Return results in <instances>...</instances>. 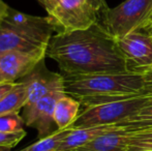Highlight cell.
<instances>
[{"label":"cell","mask_w":152,"mask_h":151,"mask_svg":"<svg viewBox=\"0 0 152 151\" xmlns=\"http://www.w3.org/2000/svg\"><path fill=\"white\" fill-rule=\"evenodd\" d=\"M47 56L57 62L62 76L129 71L117 39L99 22L85 30L53 35Z\"/></svg>","instance_id":"1"},{"label":"cell","mask_w":152,"mask_h":151,"mask_svg":"<svg viewBox=\"0 0 152 151\" xmlns=\"http://www.w3.org/2000/svg\"><path fill=\"white\" fill-rule=\"evenodd\" d=\"M63 80L65 93L83 108L147 94L143 75L138 71L63 76Z\"/></svg>","instance_id":"2"},{"label":"cell","mask_w":152,"mask_h":151,"mask_svg":"<svg viewBox=\"0 0 152 151\" xmlns=\"http://www.w3.org/2000/svg\"><path fill=\"white\" fill-rule=\"evenodd\" d=\"M107 6L104 0H62L47 18L56 34H66L98 23Z\"/></svg>","instance_id":"3"},{"label":"cell","mask_w":152,"mask_h":151,"mask_svg":"<svg viewBox=\"0 0 152 151\" xmlns=\"http://www.w3.org/2000/svg\"><path fill=\"white\" fill-rule=\"evenodd\" d=\"M150 96L152 94H142L129 98L84 107L70 127L83 128L98 125L118 124L139 111Z\"/></svg>","instance_id":"4"},{"label":"cell","mask_w":152,"mask_h":151,"mask_svg":"<svg viewBox=\"0 0 152 151\" xmlns=\"http://www.w3.org/2000/svg\"><path fill=\"white\" fill-rule=\"evenodd\" d=\"M151 9L152 0H124L115 7L107 6L99 23L117 39L139 30Z\"/></svg>","instance_id":"5"},{"label":"cell","mask_w":152,"mask_h":151,"mask_svg":"<svg viewBox=\"0 0 152 151\" xmlns=\"http://www.w3.org/2000/svg\"><path fill=\"white\" fill-rule=\"evenodd\" d=\"M127 62L128 69L143 73L152 66V35L144 31H134L117 38Z\"/></svg>","instance_id":"6"},{"label":"cell","mask_w":152,"mask_h":151,"mask_svg":"<svg viewBox=\"0 0 152 151\" xmlns=\"http://www.w3.org/2000/svg\"><path fill=\"white\" fill-rule=\"evenodd\" d=\"M1 26L48 46L55 32L47 17L31 16L10 7Z\"/></svg>","instance_id":"7"},{"label":"cell","mask_w":152,"mask_h":151,"mask_svg":"<svg viewBox=\"0 0 152 151\" xmlns=\"http://www.w3.org/2000/svg\"><path fill=\"white\" fill-rule=\"evenodd\" d=\"M18 82L23 83L27 87L28 101L26 106L33 105L40 98L52 92L65 91L63 76L48 69L45 63V58L32 69L30 73H28Z\"/></svg>","instance_id":"8"},{"label":"cell","mask_w":152,"mask_h":151,"mask_svg":"<svg viewBox=\"0 0 152 151\" xmlns=\"http://www.w3.org/2000/svg\"><path fill=\"white\" fill-rule=\"evenodd\" d=\"M65 94V91L52 92L33 105L24 107L23 119L25 121V125L33 127L37 131L38 139H42L57 131L54 128V125H56L54 120L55 106Z\"/></svg>","instance_id":"9"},{"label":"cell","mask_w":152,"mask_h":151,"mask_svg":"<svg viewBox=\"0 0 152 151\" xmlns=\"http://www.w3.org/2000/svg\"><path fill=\"white\" fill-rule=\"evenodd\" d=\"M46 57L47 49L32 52L12 51L0 54V84L18 82Z\"/></svg>","instance_id":"10"},{"label":"cell","mask_w":152,"mask_h":151,"mask_svg":"<svg viewBox=\"0 0 152 151\" xmlns=\"http://www.w3.org/2000/svg\"><path fill=\"white\" fill-rule=\"evenodd\" d=\"M129 131L122 127L117 131L104 133L91 142L69 151H127Z\"/></svg>","instance_id":"11"},{"label":"cell","mask_w":152,"mask_h":151,"mask_svg":"<svg viewBox=\"0 0 152 151\" xmlns=\"http://www.w3.org/2000/svg\"><path fill=\"white\" fill-rule=\"evenodd\" d=\"M122 128L118 124H109V125H98V126L83 127V128H72L70 133L66 136L65 139L62 141L59 146L58 151H69L72 149L83 146L85 144L91 142L95 138L110 133L113 131Z\"/></svg>","instance_id":"12"},{"label":"cell","mask_w":152,"mask_h":151,"mask_svg":"<svg viewBox=\"0 0 152 151\" xmlns=\"http://www.w3.org/2000/svg\"><path fill=\"white\" fill-rule=\"evenodd\" d=\"M48 46L40 44L29 37H26L10 28L0 27V54L12 52V51H32L47 49Z\"/></svg>","instance_id":"13"},{"label":"cell","mask_w":152,"mask_h":151,"mask_svg":"<svg viewBox=\"0 0 152 151\" xmlns=\"http://www.w3.org/2000/svg\"><path fill=\"white\" fill-rule=\"evenodd\" d=\"M81 104L78 99L65 94L57 101L54 111V120L57 129L70 127L78 118Z\"/></svg>","instance_id":"14"},{"label":"cell","mask_w":152,"mask_h":151,"mask_svg":"<svg viewBox=\"0 0 152 151\" xmlns=\"http://www.w3.org/2000/svg\"><path fill=\"white\" fill-rule=\"evenodd\" d=\"M28 101V91L25 84L17 82L14 88L0 101V115L8 113H19L24 109Z\"/></svg>","instance_id":"15"},{"label":"cell","mask_w":152,"mask_h":151,"mask_svg":"<svg viewBox=\"0 0 152 151\" xmlns=\"http://www.w3.org/2000/svg\"><path fill=\"white\" fill-rule=\"evenodd\" d=\"M126 131H137L152 128V96L142 108L124 121L118 123Z\"/></svg>","instance_id":"16"},{"label":"cell","mask_w":152,"mask_h":151,"mask_svg":"<svg viewBox=\"0 0 152 151\" xmlns=\"http://www.w3.org/2000/svg\"><path fill=\"white\" fill-rule=\"evenodd\" d=\"M72 129V127H67L65 129H57L51 135L39 139L37 142L19 151H58L62 141L65 139Z\"/></svg>","instance_id":"17"},{"label":"cell","mask_w":152,"mask_h":151,"mask_svg":"<svg viewBox=\"0 0 152 151\" xmlns=\"http://www.w3.org/2000/svg\"><path fill=\"white\" fill-rule=\"evenodd\" d=\"M25 121L19 113H8L0 115V131L17 133L24 131Z\"/></svg>","instance_id":"18"},{"label":"cell","mask_w":152,"mask_h":151,"mask_svg":"<svg viewBox=\"0 0 152 151\" xmlns=\"http://www.w3.org/2000/svg\"><path fill=\"white\" fill-rule=\"evenodd\" d=\"M128 146L140 148H152V128L129 131Z\"/></svg>","instance_id":"19"},{"label":"cell","mask_w":152,"mask_h":151,"mask_svg":"<svg viewBox=\"0 0 152 151\" xmlns=\"http://www.w3.org/2000/svg\"><path fill=\"white\" fill-rule=\"evenodd\" d=\"M26 136V131H17V133H4L0 131V147L12 148L18 145L23 138Z\"/></svg>","instance_id":"20"},{"label":"cell","mask_w":152,"mask_h":151,"mask_svg":"<svg viewBox=\"0 0 152 151\" xmlns=\"http://www.w3.org/2000/svg\"><path fill=\"white\" fill-rule=\"evenodd\" d=\"M144 78V91L147 94H152V66L142 73Z\"/></svg>","instance_id":"21"},{"label":"cell","mask_w":152,"mask_h":151,"mask_svg":"<svg viewBox=\"0 0 152 151\" xmlns=\"http://www.w3.org/2000/svg\"><path fill=\"white\" fill-rule=\"evenodd\" d=\"M37 1L42 6V8L47 12V14H49L60 3L62 0H37Z\"/></svg>","instance_id":"22"},{"label":"cell","mask_w":152,"mask_h":151,"mask_svg":"<svg viewBox=\"0 0 152 151\" xmlns=\"http://www.w3.org/2000/svg\"><path fill=\"white\" fill-rule=\"evenodd\" d=\"M16 83H1V84H0V101H1V99L14 88Z\"/></svg>","instance_id":"23"},{"label":"cell","mask_w":152,"mask_h":151,"mask_svg":"<svg viewBox=\"0 0 152 151\" xmlns=\"http://www.w3.org/2000/svg\"><path fill=\"white\" fill-rule=\"evenodd\" d=\"M139 31H144V32L149 33V34L151 33V31H152V9H151L150 14H149L148 18L146 19V21L143 23L141 28L139 29Z\"/></svg>","instance_id":"24"},{"label":"cell","mask_w":152,"mask_h":151,"mask_svg":"<svg viewBox=\"0 0 152 151\" xmlns=\"http://www.w3.org/2000/svg\"><path fill=\"white\" fill-rule=\"evenodd\" d=\"M8 8H10V6L3 0H0V27H1L2 23H3L4 19H5L6 15H7Z\"/></svg>","instance_id":"25"},{"label":"cell","mask_w":152,"mask_h":151,"mask_svg":"<svg viewBox=\"0 0 152 151\" xmlns=\"http://www.w3.org/2000/svg\"><path fill=\"white\" fill-rule=\"evenodd\" d=\"M127 151H152V148H140V147H130V146H128Z\"/></svg>","instance_id":"26"},{"label":"cell","mask_w":152,"mask_h":151,"mask_svg":"<svg viewBox=\"0 0 152 151\" xmlns=\"http://www.w3.org/2000/svg\"><path fill=\"white\" fill-rule=\"evenodd\" d=\"M10 148H7V147H0V151H10Z\"/></svg>","instance_id":"27"},{"label":"cell","mask_w":152,"mask_h":151,"mask_svg":"<svg viewBox=\"0 0 152 151\" xmlns=\"http://www.w3.org/2000/svg\"><path fill=\"white\" fill-rule=\"evenodd\" d=\"M150 35H152V31H151V33H150Z\"/></svg>","instance_id":"28"}]
</instances>
